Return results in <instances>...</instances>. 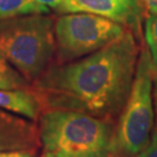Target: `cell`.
<instances>
[{
    "mask_svg": "<svg viewBox=\"0 0 157 157\" xmlns=\"http://www.w3.org/2000/svg\"><path fill=\"white\" fill-rule=\"evenodd\" d=\"M134 32L76 61L49 67L34 81L43 110L60 109L111 121L121 113L136 75L139 46Z\"/></svg>",
    "mask_w": 157,
    "mask_h": 157,
    "instance_id": "6da1fadb",
    "label": "cell"
},
{
    "mask_svg": "<svg viewBox=\"0 0 157 157\" xmlns=\"http://www.w3.org/2000/svg\"><path fill=\"white\" fill-rule=\"evenodd\" d=\"M40 143L53 157H108L112 154L111 121L73 110H44L39 121Z\"/></svg>",
    "mask_w": 157,
    "mask_h": 157,
    "instance_id": "7a4b0ae2",
    "label": "cell"
},
{
    "mask_svg": "<svg viewBox=\"0 0 157 157\" xmlns=\"http://www.w3.org/2000/svg\"><path fill=\"white\" fill-rule=\"evenodd\" d=\"M55 50L51 17L28 14L0 21V54L29 82L49 67Z\"/></svg>",
    "mask_w": 157,
    "mask_h": 157,
    "instance_id": "3957f363",
    "label": "cell"
},
{
    "mask_svg": "<svg viewBox=\"0 0 157 157\" xmlns=\"http://www.w3.org/2000/svg\"><path fill=\"white\" fill-rule=\"evenodd\" d=\"M153 62L149 50L144 48L137 63L134 83L114 131L112 154L137 157L151 139L154 121Z\"/></svg>",
    "mask_w": 157,
    "mask_h": 157,
    "instance_id": "277c9868",
    "label": "cell"
},
{
    "mask_svg": "<svg viewBox=\"0 0 157 157\" xmlns=\"http://www.w3.org/2000/svg\"><path fill=\"white\" fill-rule=\"evenodd\" d=\"M127 28L90 13H67L54 24L58 63L71 62L98 51L124 35Z\"/></svg>",
    "mask_w": 157,
    "mask_h": 157,
    "instance_id": "5b68a950",
    "label": "cell"
},
{
    "mask_svg": "<svg viewBox=\"0 0 157 157\" xmlns=\"http://www.w3.org/2000/svg\"><path fill=\"white\" fill-rule=\"evenodd\" d=\"M56 10L98 15L138 33L144 5L142 0H63Z\"/></svg>",
    "mask_w": 157,
    "mask_h": 157,
    "instance_id": "8992f818",
    "label": "cell"
},
{
    "mask_svg": "<svg viewBox=\"0 0 157 157\" xmlns=\"http://www.w3.org/2000/svg\"><path fill=\"white\" fill-rule=\"evenodd\" d=\"M40 145L39 128L32 121L0 108V152H35Z\"/></svg>",
    "mask_w": 157,
    "mask_h": 157,
    "instance_id": "52a82bcc",
    "label": "cell"
},
{
    "mask_svg": "<svg viewBox=\"0 0 157 157\" xmlns=\"http://www.w3.org/2000/svg\"><path fill=\"white\" fill-rule=\"evenodd\" d=\"M0 108L30 121H36L43 110L39 97L33 89H0Z\"/></svg>",
    "mask_w": 157,
    "mask_h": 157,
    "instance_id": "ba28073f",
    "label": "cell"
},
{
    "mask_svg": "<svg viewBox=\"0 0 157 157\" xmlns=\"http://www.w3.org/2000/svg\"><path fill=\"white\" fill-rule=\"evenodd\" d=\"M46 13H49V8L36 0H0V21L21 15Z\"/></svg>",
    "mask_w": 157,
    "mask_h": 157,
    "instance_id": "9c48e42d",
    "label": "cell"
},
{
    "mask_svg": "<svg viewBox=\"0 0 157 157\" xmlns=\"http://www.w3.org/2000/svg\"><path fill=\"white\" fill-rule=\"evenodd\" d=\"M0 89H30L29 81L0 54Z\"/></svg>",
    "mask_w": 157,
    "mask_h": 157,
    "instance_id": "30bf717a",
    "label": "cell"
},
{
    "mask_svg": "<svg viewBox=\"0 0 157 157\" xmlns=\"http://www.w3.org/2000/svg\"><path fill=\"white\" fill-rule=\"evenodd\" d=\"M145 40L157 73V15H148L145 21Z\"/></svg>",
    "mask_w": 157,
    "mask_h": 157,
    "instance_id": "8fae6325",
    "label": "cell"
},
{
    "mask_svg": "<svg viewBox=\"0 0 157 157\" xmlns=\"http://www.w3.org/2000/svg\"><path fill=\"white\" fill-rule=\"evenodd\" d=\"M137 157H157V128L152 133L149 144Z\"/></svg>",
    "mask_w": 157,
    "mask_h": 157,
    "instance_id": "7c38bea8",
    "label": "cell"
},
{
    "mask_svg": "<svg viewBox=\"0 0 157 157\" xmlns=\"http://www.w3.org/2000/svg\"><path fill=\"white\" fill-rule=\"evenodd\" d=\"M0 157H35L34 152L26 150H14V151H1Z\"/></svg>",
    "mask_w": 157,
    "mask_h": 157,
    "instance_id": "4fadbf2b",
    "label": "cell"
},
{
    "mask_svg": "<svg viewBox=\"0 0 157 157\" xmlns=\"http://www.w3.org/2000/svg\"><path fill=\"white\" fill-rule=\"evenodd\" d=\"M142 2L149 15H157V0H142Z\"/></svg>",
    "mask_w": 157,
    "mask_h": 157,
    "instance_id": "5bb4252c",
    "label": "cell"
},
{
    "mask_svg": "<svg viewBox=\"0 0 157 157\" xmlns=\"http://www.w3.org/2000/svg\"><path fill=\"white\" fill-rule=\"evenodd\" d=\"M153 105H154V112L156 115L157 124V73L154 71L153 75Z\"/></svg>",
    "mask_w": 157,
    "mask_h": 157,
    "instance_id": "9a60e30c",
    "label": "cell"
},
{
    "mask_svg": "<svg viewBox=\"0 0 157 157\" xmlns=\"http://www.w3.org/2000/svg\"><path fill=\"white\" fill-rule=\"evenodd\" d=\"M37 2H39L40 4L45 5L47 7H51V8H57L60 3L63 1V0H36Z\"/></svg>",
    "mask_w": 157,
    "mask_h": 157,
    "instance_id": "2e32d148",
    "label": "cell"
},
{
    "mask_svg": "<svg viewBox=\"0 0 157 157\" xmlns=\"http://www.w3.org/2000/svg\"><path fill=\"white\" fill-rule=\"evenodd\" d=\"M41 157H53V156H52V155H50V154H48V153H45V152H44Z\"/></svg>",
    "mask_w": 157,
    "mask_h": 157,
    "instance_id": "e0dca14e",
    "label": "cell"
}]
</instances>
